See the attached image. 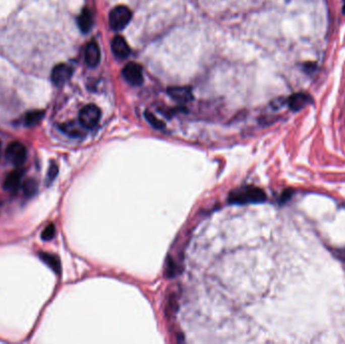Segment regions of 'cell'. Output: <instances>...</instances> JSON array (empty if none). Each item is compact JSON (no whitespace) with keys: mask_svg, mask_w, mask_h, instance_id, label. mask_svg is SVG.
Listing matches in <instances>:
<instances>
[{"mask_svg":"<svg viewBox=\"0 0 345 344\" xmlns=\"http://www.w3.org/2000/svg\"><path fill=\"white\" fill-rule=\"evenodd\" d=\"M266 200V195L263 190L257 187H243L234 190L228 196V201L232 204H249V203H261Z\"/></svg>","mask_w":345,"mask_h":344,"instance_id":"6da1fadb","label":"cell"},{"mask_svg":"<svg viewBox=\"0 0 345 344\" xmlns=\"http://www.w3.org/2000/svg\"><path fill=\"white\" fill-rule=\"evenodd\" d=\"M131 19V11L124 5L114 7L109 14V24L114 30L123 29Z\"/></svg>","mask_w":345,"mask_h":344,"instance_id":"7a4b0ae2","label":"cell"},{"mask_svg":"<svg viewBox=\"0 0 345 344\" xmlns=\"http://www.w3.org/2000/svg\"><path fill=\"white\" fill-rule=\"evenodd\" d=\"M5 155H6V159L8 160V162L18 167V166H21L25 162L26 156H27V150H26V147L21 142L13 141L7 146Z\"/></svg>","mask_w":345,"mask_h":344,"instance_id":"3957f363","label":"cell"},{"mask_svg":"<svg viewBox=\"0 0 345 344\" xmlns=\"http://www.w3.org/2000/svg\"><path fill=\"white\" fill-rule=\"evenodd\" d=\"M100 116V109L94 104H89L82 108V110L80 111L79 121L85 128L90 129L98 124Z\"/></svg>","mask_w":345,"mask_h":344,"instance_id":"277c9868","label":"cell"},{"mask_svg":"<svg viewBox=\"0 0 345 344\" xmlns=\"http://www.w3.org/2000/svg\"><path fill=\"white\" fill-rule=\"evenodd\" d=\"M123 77L131 85L137 86L142 83V70L141 67L136 63H128L122 71Z\"/></svg>","mask_w":345,"mask_h":344,"instance_id":"5b68a950","label":"cell"},{"mask_svg":"<svg viewBox=\"0 0 345 344\" xmlns=\"http://www.w3.org/2000/svg\"><path fill=\"white\" fill-rule=\"evenodd\" d=\"M73 70L70 66L65 64L56 65L51 71V81L56 86H62L70 80Z\"/></svg>","mask_w":345,"mask_h":344,"instance_id":"8992f818","label":"cell"},{"mask_svg":"<svg viewBox=\"0 0 345 344\" xmlns=\"http://www.w3.org/2000/svg\"><path fill=\"white\" fill-rule=\"evenodd\" d=\"M22 176H23V171L21 169H14L11 173H9L3 183L4 190L12 194L16 193L19 187L21 186Z\"/></svg>","mask_w":345,"mask_h":344,"instance_id":"52a82bcc","label":"cell"},{"mask_svg":"<svg viewBox=\"0 0 345 344\" xmlns=\"http://www.w3.org/2000/svg\"><path fill=\"white\" fill-rule=\"evenodd\" d=\"M310 103H312V98L305 93L293 94L288 99V105L293 111H300Z\"/></svg>","mask_w":345,"mask_h":344,"instance_id":"ba28073f","label":"cell"},{"mask_svg":"<svg viewBox=\"0 0 345 344\" xmlns=\"http://www.w3.org/2000/svg\"><path fill=\"white\" fill-rule=\"evenodd\" d=\"M111 46H112V50H113L114 54L120 59L126 58L130 52L129 45L127 44L126 40L120 35H116L112 39Z\"/></svg>","mask_w":345,"mask_h":344,"instance_id":"9c48e42d","label":"cell"},{"mask_svg":"<svg viewBox=\"0 0 345 344\" xmlns=\"http://www.w3.org/2000/svg\"><path fill=\"white\" fill-rule=\"evenodd\" d=\"M167 92L174 100L182 103L189 102L193 98L192 91L188 87H170L168 88Z\"/></svg>","mask_w":345,"mask_h":344,"instance_id":"30bf717a","label":"cell"},{"mask_svg":"<svg viewBox=\"0 0 345 344\" xmlns=\"http://www.w3.org/2000/svg\"><path fill=\"white\" fill-rule=\"evenodd\" d=\"M85 60L90 67H96L100 62V49L96 42L91 41L85 49Z\"/></svg>","mask_w":345,"mask_h":344,"instance_id":"8fae6325","label":"cell"},{"mask_svg":"<svg viewBox=\"0 0 345 344\" xmlns=\"http://www.w3.org/2000/svg\"><path fill=\"white\" fill-rule=\"evenodd\" d=\"M61 129L67 133L68 135L70 136H73V137H80V136H83L85 135L86 131L85 128L81 122L79 121V123L75 122V121H72V122H68V123H65L63 125H61Z\"/></svg>","mask_w":345,"mask_h":344,"instance_id":"7c38bea8","label":"cell"},{"mask_svg":"<svg viewBox=\"0 0 345 344\" xmlns=\"http://www.w3.org/2000/svg\"><path fill=\"white\" fill-rule=\"evenodd\" d=\"M39 258L46 264L48 265L54 272L60 273L61 272V261L58 256L47 253V252H40L38 254Z\"/></svg>","mask_w":345,"mask_h":344,"instance_id":"4fadbf2b","label":"cell"},{"mask_svg":"<svg viewBox=\"0 0 345 344\" xmlns=\"http://www.w3.org/2000/svg\"><path fill=\"white\" fill-rule=\"evenodd\" d=\"M92 23H93V19H92L91 12L87 8L83 9V11L81 12V14L78 17V25H79L80 29L83 32H87L90 30Z\"/></svg>","mask_w":345,"mask_h":344,"instance_id":"5bb4252c","label":"cell"},{"mask_svg":"<svg viewBox=\"0 0 345 344\" xmlns=\"http://www.w3.org/2000/svg\"><path fill=\"white\" fill-rule=\"evenodd\" d=\"M22 190L26 197H33L38 191V184L36 180L28 178L22 182Z\"/></svg>","mask_w":345,"mask_h":344,"instance_id":"9a60e30c","label":"cell"},{"mask_svg":"<svg viewBox=\"0 0 345 344\" xmlns=\"http://www.w3.org/2000/svg\"><path fill=\"white\" fill-rule=\"evenodd\" d=\"M43 111L41 110H34V111H30L25 115V124L28 126H34L36 124H38L42 117H43Z\"/></svg>","mask_w":345,"mask_h":344,"instance_id":"2e32d148","label":"cell"},{"mask_svg":"<svg viewBox=\"0 0 345 344\" xmlns=\"http://www.w3.org/2000/svg\"><path fill=\"white\" fill-rule=\"evenodd\" d=\"M58 173H59V166H58V164H56L55 162L51 161L50 164H49V166H48L47 173H46V180H45V182H46L47 185H50V184L53 182V180H54V179L56 178V176H58Z\"/></svg>","mask_w":345,"mask_h":344,"instance_id":"e0dca14e","label":"cell"},{"mask_svg":"<svg viewBox=\"0 0 345 344\" xmlns=\"http://www.w3.org/2000/svg\"><path fill=\"white\" fill-rule=\"evenodd\" d=\"M54 235H55V227L52 223H50L43 229V231L41 232L40 238L43 241H49L54 237Z\"/></svg>","mask_w":345,"mask_h":344,"instance_id":"ac0fdd59","label":"cell"},{"mask_svg":"<svg viewBox=\"0 0 345 344\" xmlns=\"http://www.w3.org/2000/svg\"><path fill=\"white\" fill-rule=\"evenodd\" d=\"M145 118L146 120L148 121V123L154 127V128H157V129H161L164 127V123L162 121H160L159 119H157L151 112H148L146 111L145 112Z\"/></svg>","mask_w":345,"mask_h":344,"instance_id":"d6986e66","label":"cell"},{"mask_svg":"<svg viewBox=\"0 0 345 344\" xmlns=\"http://www.w3.org/2000/svg\"><path fill=\"white\" fill-rule=\"evenodd\" d=\"M337 256L343 260H345V249H341L337 251Z\"/></svg>","mask_w":345,"mask_h":344,"instance_id":"ffe728a7","label":"cell"},{"mask_svg":"<svg viewBox=\"0 0 345 344\" xmlns=\"http://www.w3.org/2000/svg\"><path fill=\"white\" fill-rule=\"evenodd\" d=\"M342 12L345 14V0H344V3H343V7H342Z\"/></svg>","mask_w":345,"mask_h":344,"instance_id":"44dd1931","label":"cell"},{"mask_svg":"<svg viewBox=\"0 0 345 344\" xmlns=\"http://www.w3.org/2000/svg\"><path fill=\"white\" fill-rule=\"evenodd\" d=\"M0 156H1V142H0Z\"/></svg>","mask_w":345,"mask_h":344,"instance_id":"7402d4cb","label":"cell"}]
</instances>
